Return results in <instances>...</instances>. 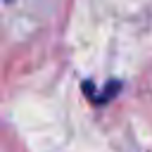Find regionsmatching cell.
<instances>
[{"instance_id": "1", "label": "cell", "mask_w": 152, "mask_h": 152, "mask_svg": "<svg viewBox=\"0 0 152 152\" xmlns=\"http://www.w3.org/2000/svg\"><path fill=\"white\" fill-rule=\"evenodd\" d=\"M83 90L88 93V97H90L95 104H104L107 100H112V97L116 95L119 83H116V81H112V83H107V88H104V90H93V88H90V83H83Z\"/></svg>"}]
</instances>
